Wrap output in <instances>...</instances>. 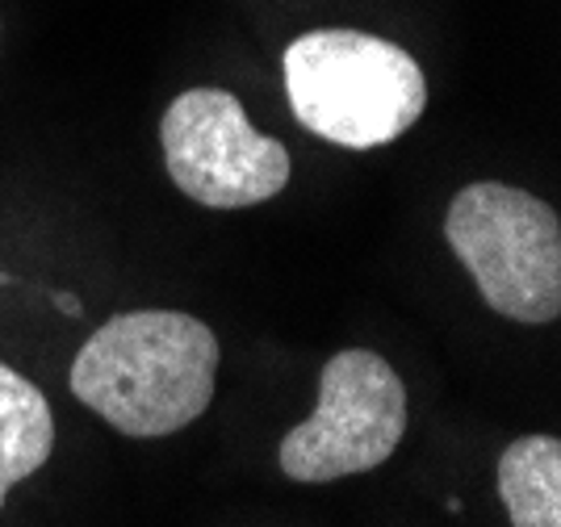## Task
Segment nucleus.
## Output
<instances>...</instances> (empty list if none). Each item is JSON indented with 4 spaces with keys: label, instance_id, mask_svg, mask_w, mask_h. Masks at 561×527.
I'll use <instances>...</instances> for the list:
<instances>
[{
    "label": "nucleus",
    "instance_id": "1",
    "mask_svg": "<svg viewBox=\"0 0 561 527\" xmlns=\"http://www.w3.org/2000/svg\"><path fill=\"white\" fill-rule=\"evenodd\" d=\"M218 340L181 310L114 314L71 360V393L130 439L172 436L214 398Z\"/></svg>",
    "mask_w": 561,
    "mask_h": 527
},
{
    "label": "nucleus",
    "instance_id": "2",
    "mask_svg": "<svg viewBox=\"0 0 561 527\" xmlns=\"http://www.w3.org/2000/svg\"><path fill=\"white\" fill-rule=\"evenodd\" d=\"M280 68L294 117L352 151L402 138L427 105L420 64L398 43L360 30H310L285 46Z\"/></svg>",
    "mask_w": 561,
    "mask_h": 527
},
{
    "label": "nucleus",
    "instance_id": "3",
    "mask_svg": "<svg viewBox=\"0 0 561 527\" xmlns=\"http://www.w3.org/2000/svg\"><path fill=\"white\" fill-rule=\"evenodd\" d=\"M445 239L494 314L528 326L561 314V222L553 206L512 184H466L448 206Z\"/></svg>",
    "mask_w": 561,
    "mask_h": 527
},
{
    "label": "nucleus",
    "instance_id": "4",
    "mask_svg": "<svg viewBox=\"0 0 561 527\" xmlns=\"http://www.w3.org/2000/svg\"><path fill=\"white\" fill-rule=\"evenodd\" d=\"M407 432L402 377L369 347L335 352L323 365L319 406L280 439V473L302 485L369 473Z\"/></svg>",
    "mask_w": 561,
    "mask_h": 527
},
{
    "label": "nucleus",
    "instance_id": "5",
    "mask_svg": "<svg viewBox=\"0 0 561 527\" xmlns=\"http://www.w3.org/2000/svg\"><path fill=\"white\" fill-rule=\"evenodd\" d=\"M168 176L210 209H243L277 197L289 184V151L260 135L243 105L222 89H188L160 122Z\"/></svg>",
    "mask_w": 561,
    "mask_h": 527
},
{
    "label": "nucleus",
    "instance_id": "6",
    "mask_svg": "<svg viewBox=\"0 0 561 527\" xmlns=\"http://www.w3.org/2000/svg\"><path fill=\"white\" fill-rule=\"evenodd\" d=\"M55 448V419L43 390L0 365V506L9 490L38 473Z\"/></svg>",
    "mask_w": 561,
    "mask_h": 527
},
{
    "label": "nucleus",
    "instance_id": "7",
    "mask_svg": "<svg viewBox=\"0 0 561 527\" xmlns=\"http://www.w3.org/2000/svg\"><path fill=\"white\" fill-rule=\"evenodd\" d=\"M499 499L512 527H561V439L524 436L499 457Z\"/></svg>",
    "mask_w": 561,
    "mask_h": 527
},
{
    "label": "nucleus",
    "instance_id": "8",
    "mask_svg": "<svg viewBox=\"0 0 561 527\" xmlns=\"http://www.w3.org/2000/svg\"><path fill=\"white\" fill-rule=\"evenodd\" d=\"M55 306H59L68 319H76V314L84 310V306H80V298H71V294H55Z\"/></svg>",
    "mask_w": 561,
    "mask_h": 527
},
{
    "label": "nucleus",
    "instance_id": "9",
    "mask_svg": "<svg viewBox=\"0 0 561 527\" xmlns=\"http://www.w3.org/2000/svg\"><path fill=\"white\" fill-rule=\"evenodd\" d=\"M9 280H13V276H9V273H0V285H9Z\"/></svg>",
    "mask_w": 561,
    "mask_h": 527
}]
</instances>
